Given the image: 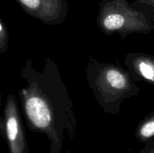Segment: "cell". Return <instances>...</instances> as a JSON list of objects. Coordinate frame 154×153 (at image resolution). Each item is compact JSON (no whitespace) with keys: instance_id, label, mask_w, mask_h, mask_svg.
<instances>
[{"instance_id":"1","label":"cell","mask_w":154,"mask_h":153,"mask_svg":"<svg viewBox=\"0 0 154 153\" xmlns=\"http://www.w3.org/2000/svg\"><path fill=\"white\" fill-rule=\"evenodd\" d=\"M22 76L27 85L19 95L27 125L46 135L51 142L50 153H61L65 134L75 136L76 120L58 68L48 59L43 70L38 71L28 59Z\"/></svg>"},{"instance_id":"2","label":"cell","mask_w":154,"mask_h":153,"mask_svg":"<svg viewBox=\"0 0 154 153\" xmlns=\"http://www.w3.org/2000/svg\"><path fill=\"white\" fill-rule=\"evenodd\" d=\"M90 82H91L94 84L93 90L98 98L102 100L103 106H107L108 102L122 101L132 95L133 91H138V87L135 85L129 74L114 64L102 65Z\"/></svg>"},{"instance_id":"3","label":"cell","mask_w":154,"mask_h":153,"mask_svg":"<svg viewBox=\"0 0 154 153\" xmlns=\"http://www.w3.org/2000/svg\"><path fill=\"white\" fill-rule=\"evenodd\" d=\"M100 27L107 32H144L150 31L145 16L133 10L123 0L107 2L99 15Z\"/></svg>"},{"instance_id":"4","label":"cell","mask_w":154,"mask_h":153,"mask_svg":"<svg viewBox=\"0 0 154 153\" xmlns=\"http://www.w3.org/2000/svg\"><path fill=\"white\" fill-rule=\"evenodd\" d=\"M4 135L9 153H29L28 142L16 98L9 94L4 110Z\"/></svg>"},{"instance_id":"5","label":"cell","mask_w":154,"mask_h":153,"mask_svg":"<svg viewBox=\"0 0 154 153\" xmlns=\"http://www.w3.org/2000/svg\"><path fill=\"white\" fill-rule=\"evenodd\" d=\"M29 14L45 23H59L66 16V0H17Z\"/></svg>"},{"instance_id":"6","label":"cell","mask_w":154,"mask_h":153,"mask_svg":"<svg viewBox=\"0 0 154 153\" xmlns=\"http://www.w3.org/2000/svg\"><path fill=\"white\" fill-rule=\"evenodd\" d=\"M132 69L139 76L154 85V57L151 56H135L132 58Z\"/></svg>"},{"instance_id":"7","label":"cell","mask_w":154,"mask_h":153,"mask_svg":"<svg viewBox=\"0 0 154 153\" xmlns=\"http://www.w3.org/2000/svg\"><path fill=\"white\" fill-rule=\"evenodd\" d=\"M135 136L138 141L145 143L154 137V112L140 122L135 131Z\"/></svg>"},{"instance_id":"8","label":"cell","mask_w":154,"mask_h":153,"mask_svg":"<svg viewBox=\"0 0 154 153\" xmlns=\"http://www.w3.org/2000/svg\"><path fill=\"white\" fill-rule=\"evenodd\" d=\"M8 46V33L4 25L0 20V52H4Z\"/></svg>"},{"instance_id":"9","label":"cell","mask_w":154,"mask_h":153,"mask_svg":"<svg viewBox=\"0 0 154 153\" xmlns=\"http://www.w3.org/2000/svg\"><path fill=\"white\" fill-rule=\"evenodd\" d=\"M140 153H154V137L146 143Z\"/></svg>"},{"instance_id":"10","label":"cell","mask_w":154,"mask_h":153,"mask_svg":"<svg viewBox=\"0 0 154 153\" xmlns=\"http://www.w3.org/2000/svg\"><path fill=\"white\" fill-rule=\"evenodd\" d=\"M0 134L4 135V122L1 117H0Z\"/></svg>"}]
</instances>
